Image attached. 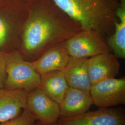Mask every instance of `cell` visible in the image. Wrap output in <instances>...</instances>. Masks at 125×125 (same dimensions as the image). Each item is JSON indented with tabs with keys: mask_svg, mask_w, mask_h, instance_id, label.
I'll use <instances>...</instances> for the list:
<instances>
[{
	"mask_svg": "<svg viewBox=\"0 0 125 125\" xmlns=\"http://www.w3.org/2000/svg\"><path fill=\"white\" fill-rule=\"evenodd\" d=\"M28 9L21 33V49L27 57L39 58L54 45L82 30L53 0H37Z\"/></svg>",
	"mask_w": 125,
	"mask_h": 125,
	"instance_id": "1",
	"label": "cell"
},
{
	"mask_svg": "<svg viewBox=\"0 0 125 125\" xmlns=\"http://www.w3.org/2000/svg\"><path fill=\"white\" fill-rule=\"evenodd\" d=\"M67 15L79 23L82 30H94L104 37L113 32L118 20L119 0H53Z\"/></svg>",
	"mask_w": 125,
	"mask_h": 125,
	"instance_id": "2",
	"label": "cell"
},
{
	"mask_svg": "<svg viewBox=\"0 0 125 125\" xmlns=\"http://www.w3.org/2000/svg\"><path fill=\"white\" fill-rule=\"evenodd\" d=\"M5 89L30 91L39 88L41 75L17 51L7 54Z\"/></svg>",
	"mask_w": 125,
	"mask_h": 125,
	"instance_id": "3",
	"label": "cell"
},
{
	"mask_svg": "<svg viewBox=\"0 0 125 125\" xmlns=\"http://www.w3.org/2000/svg\"><path fill=\"white\" fill-rule=\"evenodd\" d=\"M71 57L91 58L100 54L112 52L104 37L94 30H82L65 41Z\"/></svg>",
	"mask_w": 125,
	"mask_h": 125,
	"instance_id": "4",
	"label": "cell"
},
{
	"mask_svg": "<svg viewBox=\"0 0 125 125\" xmlns=\"http://www.w3.org/2000/svg\"><path fill=\"white\" fill-rule=\"evenodd\" d=\"M89 93L93 104L109 108L125 104V77L112 78L91 85Z\"/></svg>",
	"mask_w": 125,
	"mask_h": 125,
	"instance_id": "5",
	"label": "cell"
},
{
	"mask_svg": "<svg viewBox=\"0 0 125 125\" xmlns=\"http://www.w3.org/2000/svg\"><path fill=\"white\" fill-rule=\"evenodd\" d=\"M26 108L43 124L55 123L60 118L59 105L39 88L28 92Z\"/></svg>",
	"mask_w": 125,
	"mask_h": 125,
	"instance_id": "6",
	"label": "cell"
},
{
	"mask_svg": "<svg viewBox=\"0 0 125 125\" xmlns=\"http://www.w3.org/2000/svg\"><path fill=\"white\" fill-rule=\"evenodd\" d=\"M58 125H125V115L118 108H99L78 116L59 118Z\"/></svg>",
	"mask_w": 125,
	"mask_h": 125,
	"instance_id": "7",
	"label": "cell"
},
{
	"mask_svg": "<svg viewBox=\"0 0 125 125\" xmlns=\"http://www.w3.org/2000/svg\"><path fill=\"white\" fill-rule=\"evenodd\" d=\"M88 68L91 85L115 78L120 71L118 58L112 52L100 54L88 58Z\"/></svg>",
	"mask_w": 125,
	"mask_h": 125,
	"instance_id": "8",
	"label": "cell"
},
{
	"mask_svg": "<svg viewBox=\"0 0 125 125\" xmlns=\"http://www.w3.org/2000/svg\"><path fill=\"white\" fill-rule=\"evenodd\" d=\"M70 57L64 41L51 47L31 62L36 72L42 75L50 72L62 71Z\"/></svg>",
	"mask_w": 125,
	"mask_h": 125,
	"instance_id": "9",
	"label": "cell"
},
{
	"mask_svg": "<svg viewBox=\"0 0 125 125\" xmlns=\"http://www.w3.org/2000/svg\"><path fill=\"white\" fill-rule=\"evenodd\" d=\"M29 91L20 89H0V123L19 116L27 107Z\"/></svg>",
	"mask_w": 125,
	"mask_h": 125,
	"instance_id": "10",
	"label": "cell"
},
{
	"mask_svg": "<svg viewBox=\"0 0 125 125\" xmlns=\"http://www.w3.org/2000/svg\"><path fill=\"white\" fill-rule=\"evenodd\" d=\"M93 104L90 93L69 87L59 104V118H68L81 115L88 111Z\"/></svg>",
	"mask_w": 125,
	"mask_h": 125,
	"instance_id": "11",
	"label": "cell"
},
{
	"mask_svg": "<svg viewBox=\"0 0 125 125\" xmlns=\"http://www.w3.org/2000/svg\"><path fill=\"white\" fill-rule=\"evenodd\" d=\"M88 58L70 57L62 71L70 87L89 93L91 86L89 79Z\"/></svg>",
	"mask_w": 125,
	"mask_h": 125,
	"instance_id": "12",
	"label": "cell"
},
{
	"mask_svg": "<svg viewBox=\"0 0 125 125\" xmlns=\"http://www.w3.org/2000/svg\"><path fill=\"white\" fill-rule=\"evenodd\" d=\"M115 13L118 20L115 23L112 34L107 43L117 58H125V0H119Z\"/></svg>",
	"mask_w": 125,
	"mask_h": 125,
	"instance_id": "13",
	"label": "cell"
},
{
	"mask_svg": "<svg viewBox=\"0 0 125 125\" xmlns=\"http://www.w3.org/2000/svg\"><path fill=\"white\" fill-rule=\"evenodd\" d=\"M70 87L61 71L41 75L39 88L59 105Z\"/></svg>",
	"mask_w": 125,
	"mask_h": 125,
	"instance_id": "14",
	"label": "cell"
},
{
	"mask_svg": "<svg viewBox=\"0 0 125 125\" xmlns=\"http://www.w3.org/2000/svg\"><path fill=\"white\" fill-rule=\"evenodd\" d=\"M37 121L35 117L25 108L19 116L1 123L0 125H34Z\"/></svg>",
	"mask_w": 125,
	"mask_h": 125,
	"instance_id": "15",
	"label": "cell"
},
{
	"mask_svg": "<svg viewBox=\"0 0 125 125\" xmlns=\"http://www.w3.org/2000/svg\"><path fill=\"white\" fill-rule=\"evenodd\" d=\"M9 32V23L4 18L0 15V47L6 43Z\"/></svg>",
	"mask_w": 125,
	"mask_h": 125,
	"instance_id": "16",
	"label": "cell"
},
{
	"mask_svg": "<svg viewBox=\"0 0 125 125\" xmlns=\"http://www.w3.org/2000/svg\"><path fill=\"white\" fill-rule=\"evenodd\" d=\"M7 54L0 52V89L4 87L6 79V58Z\"/></svg>",
	"mask_w": 125,
	"mask_h": 125,
	"instance_id": "17",
	"label": "cell"
},
{
	"mask_svg": "<svg viewBox=\"0 0 125 125\" xmlns=\"http://www.w3.org/2000/svg\"><path fill=\"white\" fill-rule=\"evenodd\" d=\"M34 125H58L57 123H53V124H43L42 123H41V122H40V121H38L37 122H36L35 123Z\"/></svg>",
	"mask_w": 125,
	"mask_h": 125,
	"instance_id": "18",
	"label": "cell"
}]
</instances>
